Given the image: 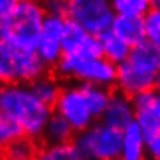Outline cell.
Instances as JSON below:
<instances>
[{"label": "cell", "mask_w": 160, "mask_h": 160, "mask_svg": "<svg viewBox=\"0 0 160 160\" xmlns=\"http://www.w3.org/2000/svg\"><path fill=\"white\" fill-rule=\"evenodd\" d=\"M67 19L79 25L86 33L100 38L110 31L115 12L107 0H70Z\"/></svg>", "instance_id": "cell-6"}, {"label": "cell", "mask_w": 160, "mask_h": 160, "mask_svg": "<svg viewBox=\"0 0 160 160\" xmlns=\"http://www.w3.org/2000/svg\"><path fill=\"white\" fill-rule=\"evenodd\" d=\"M79 90L87 103V106L90 109L92 115L95 120L101 118L104 109H106L109 98H110V90L101 86H93V84H78Z\"/></svg>", "instance_id": "cell-19"}, {"label": "cell", "mask_w": 160, "mask_h": 160, "mask_svg": "<svg viewBox=\"0 0 160 160\" xmlns=\"http://www.w3.org/2000/svg\"><path fill=\"white\" fill-rule=\"evenodd\" d=\"M132 100L135 112V124L146 137L160 134V92L152 89L143 92Z\"/></svg>", "instance_id": "cell-10"}, {"label": "cell", "mask_w": 160, "mask_h": 160, "mask_svg": "<svg viewBox=\"0 0 160 160\" xmlns=\"http://www.w3.org/2000/svg\"><path fill=\"white\" fill-rule=\"evenodd\" d=\"M110 5L115 16L131 19H143L151 9L149 0H113Z\"/></svg>", "instance_id": "cell-20"}, {"label": "cell", "mask_w": 160, "mask_h": 160, "mask_svg": "<svg viewBox=\"0 0 160 160\" xmlns=\"http://www.w3.org/2000/svg\"><path fill=\"white\" fill-rule=\"evenodd\" d=\"M53 107L54 113L62 117L73 129L75 134L89 129L95 123V118L87 106L78 84H70L62 87L58 101Z\"/></svg>", "instance_id": "cell-7"}, {"label": "cell", "mask_w": 160, "mask_h": 160, "mask_svg": "<svg viewBox=\"0 0 160 160\" xmlns=\"http://www.w3.org/2000/svg\"><path fill=\"white\" fill-rule=\"evenodd\" d=\"M146 156L151 160H160V134L146 137Z\"/></svg>", "instance_id": "cell-27"}, {"label": "cell", "mask_w": 160, "mask_h": 160, "mask_svg": "<svg viewBox=\"0 0 160 160\" xmlns=\"http://www.w3.org/2000/svg\"><path fill=\"white\" fill-rule=\"evenodd\" d=\"M44 6V11L47 16H54V17H64L67 19V9H68V2L64 0H48Z\"/></svg>", "instance_id": "cell-25"}, {"label": "cell", "mask_w": 160, "mask_h": 160, "mask_svg": "<svg viewBox=\"0 0 160 160\" xmlns=\"http://www.w3.org/2000/svg\"><path fill=\"white\" fill-rule=\"evenodd\" d=\"M14 5H16V0H0V28L5 31V34L8 30V23H9Z\"/></svg>", "instance_id": "cell-26"}, {"label": "cell", "mask_w": 160, "mask_h": 160, "mask_svg": "<svg viewBox=\"0 0 160 160\" xmlns=\"http://www.w3.org/2000/svg\"><path fill=\"white\" fill-rule=\"evenodd\" d=\"M45 17L42 3L33 0H16L5 42L19 50H34Z\"/></svg>", "instance_id": "cell-2"}, {"label": "cell", "mask_w": 160, "mask_h": 160, "mask_svg": "<svg viewBox=\"0 0 160 160\" xmlns=\"http://www.w3.org/2000/svg\"><path fill=\"white\" fill-rule=\"evenodd\" d=\"M34 160H82L73 143L65 145H45L38 149Z\"/></svg>", "instance_id": "cell-21"}, {"label": "cell", "mask_w": 160, "mask_h": 160, "mask_svg": "<svg viewBox=\"0 0 160 160\" xmlns=\"http://www.w3.org/2000/svg\"><path fill=\"white\" fill-rule=\"evenodd\" d=\"M75 135L76 134L68 126V123L62 117H59L58 113L53 112L52 117L48 118L41 137L44 138L45 145H65V143H72Z\"/></svg>", "instance_id": "cell-16"}, {"label": "cell", "mask_w": 160, "mask_h": 160, "mask_svg": "<svg viewBox=\"0 0 160 160\" xmlns=\"http://www.w3.org/2000/svg\"><path fill=\"white\" fill-rule=\"evenodd\" d=\"M0 160H3V157H2V154H0Z\"/></svg>", "instance_id": "cell-30"}, {"label": "cell", "mask_w": 160, "mask_h": 160, "mask_svg": "<svg viewBox=\"0 0 160 160\" xmlns=\"http://www.w3.org/2000/svg\"><path fill=\"white\" fill-rule=\"evenodd\" d=\"M151 8L160 9V0H152V2H151Z\"/></svg>", "instance_id": "cell-29"}, {"label": "cell", "mask_w": 160, "mask_h": 160, "mask_svg": "<svg viewBox=\"0 0 160 160\" xmlns=\"http://www.w3.org/2000/svg\"><path fill=\"white\" fill-rule=\"evenodd\" d=\"M115 86L118 89V93L128 98H134L143 92L154 89V75L146 73L132 65L131 62L124 61L123 64L117 65Z\"/></svg>", "instance_id": "cell-11"}, {"label": "cell", "mask_w": 160, "mask_h": 160, "mask_svg": "<svg viewBox=\"0 0 160 160\" xmlns=\"http://www.w3.org/2000/svg\"><path fill=\"white\" fill-rule=\"evenodd\" d=\"M128 62H131L132 65L146 73L156 75L160 70V50L148 41H143L131 48Z\"/></svg>", "instance_id": "cell-15"}, {"label": "cell", "mask_w": 160, "mask_h": 160, "mask_svg": "<svg viewBox=\"0 0 160 160\" xmlns=\"http://www.w3.org/2000/svg\"><path fill=\"white\" fill-rule=\"evenodd\" d=\"M65 22L67 19L64 17H54V16H47L44 17L42 27H41V34L38 45L34 52L38 58L45 64V67H56V64L62 58V36L65 30Z\"/></svg>", "instance_id": "cell-8"}, {"label": "cell", "mask_w": 160, "mask_h": 160, "mask_svg": "<svg viewBox=\"0 0 160 160\" xmlns=\"http://www.w3.org/2000/svg\"><path fill=\"white\" fill-rule=\"evenodd\" d=\"M38 148L31 138L22 137L3 149V160H34Z\"/></svg>", "instance_id": "cell-22"}, {"label": "cell", "mask_w": 160, "mask_h": 160, "mask_svg": "<svg viewBox=\"0 0 160 160\" xmlns=\"http://www.w3.org/2000/svg\"><path fill=\"white\" fill-rule=\"evenodd\" d=\"M62 56L81 58V59H95L101 56V45L97 36L86 33L79 25L68 20L65 22V30L61 42Z\"/></svg>", "instance_id": "cell-9"}, {"label": "cell", "mask_w": 160, "mask_h": 160, "mask_svg": "<svg viewBox=\"0 0 160 160\" xmlns=\"http://www.w3.org/2000/svg\"><path fill=\"white\" fill-rule=\"evenodd\" d=\"M100 121L112 129L120 131V132L124 131L129 124H132L135 121L132 100L118 92H112Z\"/></svg>", "instance_id": "cell-12"}, {"label": "cell", "mask_w": 160, "mask_h": 160, "mask_svg": "<svg viewBox=\"0 0 160 160\" xmlns=\"http://www.w3.org/2000/svg\"><path fill=\"white\" fill-rule=\"evenodd\" d=\"M143 25L146 41L160 50V9L151 8L149 12L143 17Z\"/></svg>", "instance_id": "cell-24"}, {"label": "cell", "mask_w": 160, "mask_h": 160, "mask_svg": "<svg viewBox=\"0 0 160 160\" xmlns=\"http://www.w3.org/2000/svg\"><path fill=\"white\" fill-rule=\"evenodd\" d=\"M25 137L22 128L6 113L0 112V148L5 149L12 142Z\"/></svg>", "instance_id": "cell-23"}, {"label": "cell", "mask_w": 160, "mask_h": 160, "mask_svg": "<svg viewBox=\"0 0 160 160\" xmlns=\"http://www.w3.org/2000/svg\"><path fill=\"white\" fill-rule=\"evenodd\" d=\"M154 89L160 92V70L154 75Z\"/></svg>", "instance_id": "cell-28"}, {"label": "cell", "mask_w": 160, "mask_h": 160, "mask_svg": "<svg viewBox=\"0 0 160 160\" xmlns=\"http://www.w3.org/2000/svg\"><path fill=\"white\" fill-rule=\"evenodd\" d=\"M98 39H100V45H101V56L106 61L113 64L115 67L123 64L124 61H128L129 53H131V47L126 45L121 39H118L112 31L101 34Z\"/></svg>", "instance_id": "cell-17"}, {"label": "cell", "mask_w": 160, "mask_h": 160, "mask_svg": "<svg viewBox=\"0 0 160 160\" xmlns=\"http://www.w3.org/2000/svg\"><path fill=\"white\" fill-rule=\"evenodd\" d=\"M72 143L82 160H115L120 159L121 132L95 121L89 129L76 134Z\"/></svg>", "instance_id": "cell-4"}, {"label": "cell", "mask_w": 160, "mask_h": 160, "mask_svg": "<svg viewBox=\"0 0 160 160\" xmlns=\"http://www.w3.org/2000/svg\"><path fill=\"white\" fill-rule=\"evenodd\" d=\"M121 160H145L146 159V135L135 124H129L124 131H121Z\"/></svg>", "instance_id": "cell-13"}, {"label": "cell", "mask_w": 160, "mask_h": 160, "mask_svg": "<svg viewBox=\"0 0 160 160\" xmlns=\"http://www.w3.org/2000/svg\"><path fill=\"white\" fill-rule=\"evenodd\" d=\"M31 93L47 107L53 109V106L58 101V97L61 93V86L58 82V79L50 76V75H44L41 78H38L36 81H33L31 84H28Z\"/></svg>", "instance_id": "cell-18"}, {"label": "cell", "mask_w": 160, "mask_h": 160, "mask_svg": "<svg viewBox=\"0 0 160 160\" xmlns=\"http://www.w3.org/2000/svg\"><path fill=\"white\" fill-rule=\"evenodd\" d=\"M115 160H121V159H115Z\"/></svg>", "instance_id": "cell-31"}, {"label": "cell", "mask_w": 160, "mask_h": 160, "mask_svg": "<svg viewBox=\"0 0 160 160\" xmlns=\"http://www.w3.org/2000/svg\"><path fill=\"white\" fill-rule=\"evenodd\" d=\"M110 31L118 39H121L126 45H129L131 48L138 45L140 42L146 41L143 19H131V17L115 16L112 27H110Z\"/></svg>", "instance_id": "cell-14"}, {"label": "cell", "mask_w": 160, "mask_h": 160, "mask_svg": "<svg viewBox=\"0 0 160 160\" xmlns=\"http://www.w3.org/2000/svg\"><path fill=\"white\" fill-rule=\"evenodd\" d=\"M47 75L45 64L38 58L34 50H19L0 42V86L31 84L38 78Z\"/></svg>", "instance_id": "cell-3"}, {"label": "cell", "mask_w": 160, "mask_h": 160, "mask_svg": "<svg viewBox=\"0 0 160 160\" xmlns=\"http://www.w3.org/2000/svg\"><path fill=\"white\" fill-rule=\"evenodd\" d=\"M56 73L70 81H78L79 84H93L109 89L115 86L117 67L104 58L81 59L62 56L56 64Z\"/></svg>", "instance_id": "cell-5"}, {"label": "cell", "mask_w": 160, "mask_h": 160, "mask_svg": "<svg viewBox=\"0 0 160 160\" xmlns=\"http://www.w3.org/2000/svg\"><path fill=\"white\" fill-rule=\"evenodd\" d=\"M0 112L11 117L27 138H39L53 110L42 104L25 84L0 87Z\"/></svg>", "instance_id": "cell-1"}]
</instances>
